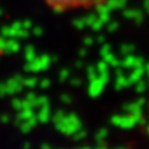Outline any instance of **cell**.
<instances>
[{
	"instance_id": "obj_1",
	"label": "cell",
	"mask_w": 149,
	"mask_h": 149,
	"mask_svg": "<svg viewBox=\"0 0 149 149\" xmlns=\"http://www.w3.org/2000/svg\"><path fill=\"white\" fill-rule=\"evenodd\" d=\"M47 7L56 12H70L79 9H92L107 4L110 0H43Z\"/></svg>"
}]
</instances>
